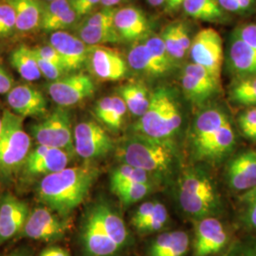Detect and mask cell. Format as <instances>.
<instances>
[{
  "label": "cell",
  "mask_w": 256,
  "mask_h": 256,
  "mask_svg": "<svg viewBox=\"0 0 256 256\" xmlns=\"http://www.w3.org/2000/svg\"><path fill=\"white\" fill-rule=\"evenodd\" d=\"M131 238L122 218L106 202H97L86 212L80 228L82 256H120Z\"/></svg>",
  "instance_id": "1"
},
{
  "label": "cell",
  "mask_w": 256,
  "mask_h": 256,
  "mask_svg": "<svg viewBox=\"0 0 256 256\" xmlns=\"http://www.w3.org/2000/svg\"><path fill=\"white\" fill-rule=\"evenodd\" d=\"M98 176L99 170L92 165L66 167L39 180L37 200L43 206L68 218L86 198Z\"/></svg>",
  "instance_id": "2"
},
{
  "label": "cell",
  "mask_w": 256,
  "mask_h": 256,
  "mask_svg": "<svg viewBox=\"0 0 256 256\" xmlns=\"http://www.w3.org/2000/svg\"><path fill=\"white\" fill-rule=\"evenodd\" d=\"M23 117L5 110L0 133V183L9 186L16 178L32 151V137L24 129Z\"/></svg>",
  "instance_id": "3"
},
{
  "label": "cell",
  "mask_w": 256,
  "mask_h": 256,
  "mask_svg": "<svg viewBox=\"0 0 256 256\" xmlns=\"http://www.w3.org/2000/svg\"><path fill=\"white\" fill-rule=\"evenodd\" d=\"M122 164L140 168L147 173H166L174 162L171 142L160 140L135 133L126 138L118 148Z\"/></svg>",
  "instance_id": "4"
},
{
  "label": "cell",
  "mask_w": 256,
  "mask_h": 256,
  "mask_svg": "<svg viewBox=\"0 0 256 256\" xmlns=\"http://www.w3.org/2000/svg\"><path fill=\"white\" fill-rule=\"evenodd\" d=\"M182 122L180 110L171 93L165 88H158L150 95L149 106L136 124L134 131L146 137L170 142Z\"/></svg>",
  "instance_id": "5"
},
{
  "label": "cell",
  "mask_w": 256,
  "mask_h": 256,
  "mask_svg": "<svg viewBox=\"0 0 256 256\" xmlns=\"http://www.w3.org/2000/svg\"><path fill=\"white\" fill-rule=\"evenodd\" d=\"M178 200L187 214L198 220L214 216L220 207L216 185L202 169H190L184 173L180 182Z\"/></svg>",
  "instance_id": "6"
},
{
  "label": "cell",
  "mask_w": 256,
  "mask_h": 256,
  "mask_svg": "<svg viewBox=\"0 0 256 256\" xmlns=\"http://www.w3.org/2000/svg\"><path fill=\"white\" fill-rule=\"evenodd\" d=\"M30 132L38 146L58 148L75 154L72 117L64 108L58 106L42 120L30 126Z\"/></svg>",
  "instance_id": "7"
},
{
  "label": "cell",
  "mask_w": 256,
  "mask_h": 256,
  "mask_svg": "<svg viewBox=\"0 0 256 256\" xmlns=\"http://www.w3.org/2000/svg\"><path fill=\"white\" fill-rule=\"evenodd\" d=\"M68 228V218H64L46 206L36 207L30 212L14 240L28 239L54 244L64 238Z\"/></svg>",
  "instance_id": "8"
},
{
  "label": "cell",
  "mask_w": 256,
  "mask_h": 256,
  "mask_svg": "<svg viewBox=\"0 0 256 256\" xmlns=\"http://www.w3.org/2000/svg\"><path fill=\"white\" fill-rule=\"evenodd\" d=\"M74 156L62 149L37 146L28 156L20 171L19 180L30 182L62 171L68 167Z\"/></svg>",
  "instance_id": "9"
},
{
  "label": "cell",
  "mask_w": 256,
  "mask_h": 256,
  "mask_svg": "<svg viewBox=\"0 0 256 256\" xmlns=\"http://www.w3.org/2000/svg\"><path fill=\"white\" fill-rule=\"evenodd\" d=\"M74 144L75 154L86 160L104 158L114 149L108 132L94 120H84L74 128Z\"/></svg>",
  "instance_id": "10"
},
{
  "label": "cell",
  "mask_w": 256,
  "mask_h": 256,
  "mask_svg": "<svg viewBox=\"0 0 256 256\" xmlns=\"http://www.w3.org/2000/svg\"><path fill=\"white\" fill-rule=\"evenodd\" d=\"M46 92L58 106L66 108L92 97L95 92V86L90 76L74 74L50 82Z\"/></svg>",
  "instance_id": "11"
},
{
  "label": "cell",
  "mask_w": 256,
  "mask_h": 256,
  "mask_svg": "<svg viewBox=\"0 0 256 256\" xmlns=\"http://www.w3.org/2000/svg\"><path fill=\"white\" fill-rule=\"evenodd\" d=\"M190 52L194 64L205 68L220 81L223 62V46L220 34L212 28H203L192 40Z\"/></svg>",
  "instance_id": "12"
},
{
  "label": "cell",
  "mask_w": 256,
  "mask_h": 256,
  "mask_svg": "<svg viewBox=\"0 0 256 256\" xmlns=\"http://www.w3.org/2000/svg\"><path fill=\"white\" fill-rule=\"evenodd\" d=\"M229 239L227 230L214 216L200 220L194 227V254L216 256L226 248Z\"/></svg>",
  "instance_id": "13"
},
{
  "label": "cell",
  "mask_w": 256,
  "mask_h": 256,
  "mask_svg": "<svg viewBox=\"0 0 256 256\" xmlns=\"http://www.w3.org/2000/svg\"><path fill=\"white\" fill-rule=\"evenodd\" d=\"M30 212L27 202L10 192L0 198V248L16 238Z\"/></svg>",
  "instance_id": "14"
},
{
  "label": "cell",
  "mask_w": 256,
  "mask_h": 256,
  "mask_svg": "<svg viewBox=\"0 0 256 256\" xmlns=\"http://www.w3.org/2000/svg\"><path fill=\"white\" fill-rule=\"evenodd\" d=\"M10 110L23 118H43L48 113V102L44 94L30 84L14 86L7 94Z\"/></svg>",
  "instance_id": "15"
},
{
  "label": "cell",
  "mask_w": 256,
  "mask_h": 256,
  "mask_svg": "<svg viewBox=\"0 0 256 256\" xmlns=\"http://www.w3.org/2000/svg\"><path fill=\"white\" fill-rule=\"evenodd\" d=\"M94 75L102 81H118L122 79L128 66L119 52L104 46L90 48L88 58Z\"/></svg>",
  "instance_id": "16"
},
{
  "label": "cell",
  "mask_w": 256,
  "mask_h": 256,
  "mask_svg": "<svg viewBox=\"0 0 256 256\" xmlns=\"http://www.w3.org/2000/svg\"><path fill=\"white\" fill-rule=\"evenodd\" d=\"M220 81L202 66L187 64L182 78V86L187 97L196 102H202L212 97L220 88Z\"/></svg>",
  "instance_id": "17"
},
{
  "label": "cell",
  "mask_w": 256,
  "mask_h": 256,
  "mask_svg": "<svg viewBox=\"0 0 256 256\" xmlns=\"http://www.w3.org/2000/svg\"><path fill=\"white\" fill-rule=\"evenodd\" d=\"M50 45L60 54L66 72L79 70L88 58L90 48L79 37L63 30L50 34Z\"/></svg>",
  "instance_id": "18"
},
{
  "label": "cell",
  "mask_w": 256,
  "mask_h": 256,
  "mask_svg": "<svg viewBox=\"0 0 256 256\" xmlns=\"http://www.w3.org/2000/svg\"><path fill=\"white\" fill-rule=\"evenodd\" d=\"M226 178L230 187L238 192H248L256 187V149H248L230 162Z\"/></svg>",
  "instance_id": "19"
},
{
  "label": "cell",
  "mask_w": 256,
  "mask_h": 256,
  "mask_svg": "<svg viewBox=\"0 0 256 256\" xmlns=\"http://www.w3.org/2000/svg\"><path fill=\"white\" fill-rule=\"evenodd\" d=\"M227 122H229L227 116L216 108L205 110L198 116L194 122L192 131V149L196 158Z\"/></svg>",
  "instance_id": "20"
},
{
  "label": "cell",
  "mask_w": 256,
  "mask_h": 256,
  "mask_svg": "<svg viewBox=\"0 0 256 256\" xmlns=\"http://www.w3.org/2000/svg\"><path fill=\"white\" fill-rule=\"evenodd\" d=\"M114 26L122 39L134 41L146 34L149 27L144 14L136 8L126 7L116 12Z\"/></svg>",
  "instance_id": "21"
},
{
  "label": "cell",
  "mask_w": 256,
  "mask_h": 256,
  "mask_svg": "<svg viewBox=\"0 0 256 256\" xmlns=\"http://www.w3.org/2000/svg\"><path fill=\"white\" fill-rule=\"evenodd\" d=\"M190 248V238L183 230L160 234L152 242L149 256H185Z\"/></svg>",
  "instance_id": "22"
},
{
  "label": "cell",
  "mask_w": 256,
  "mask_h": 256,
  "mask_svg": "<svg viewBox=\"0 0 256 256\" xmlns=\"http://www.w3.org/2000/svg\"><path fill=\"white\" fill-rule=\"evenodd\" d=\"M230 64L232 70L244 76H256V50L236 34L230 46Z\"/></svg>",
  "instance_id": "23"
},
{
  "label": "cell",
  "mask_w": 256,
  "mask_h": 256,
  "mask_svg": "<svg viewBox=\"0 0 256 256\" xmlns=\"http://www.w3.org/2000/svg\"><path fill=\"white\" fill-rule=\"evenodd\" d=\"M14 10L16 30L28 32L41 25L43 9L38 0H6Z\"/></svg>",
  "instance_id": "24"
},
{
  "label": "cell",
  "mask_w": 256,
  "mask_h": 256,
  "mask_svg": "<svg viewBox=\"0 0 256 256\" xmlns=\"http://www.w3.org/2000/svg\"><path fill=\"white\" fill-rule=\"evenodd\" d=\"M10 64L28 82L37 81L42 77L36 54L34 50L28 46H20L16 48L10 54Z\"/></svg>",
  "instance_id": "25"
},
{
  "label": "cell",
  "mask_w": 256,
  "mask_h": 256,
  "mask_svg": "<svg viewBox=\"0 0 256 256\" xmlns=\"http://www.w3.org/2000/svg\"><path fill=\"white\" fill-rule=\"evenodd\" d=\"M120 97L126 104L128 110L136 117H142L149 106L150 96L140 84L130 82L119 88Z\"/></svg>",
  "instance_id": "26"
},
{
  "label": "cell",
  "mask_w": 256,
  "mask_h": 256,
  "mask_svg": "<svg viewBox=\"0 0 256 256\" xmlns=\"http://www.w3.org/2000/svg\"><path fill=\"white\" fill-rule=\"evenodd\" d=\"M128 60L130 66L137 72L151 75L165 74L162 68L156 64L146 44H138L133 46L128 52Z\"/></svg>",
  "instance_id": "27"
},
{
  "label": "cell",
  "mask_w": 256,
  "mask_h": 256,
  "mask_svg": "<svg viewBox=\"0 0 256 256\" xmlns=\"http://www.w3.org/2000/svg\"><path fill=\"white\" fill-rule=\"evenodd\" d=\"M79 38L92 46L115 44L122 40L115 27H95L86 24L79 28Z\"/></svg>",
  "instance_id": "28"
},
{
  "label": "cell",
  "mask_w": 256,
  "mask_h": 256,
  "mask_svg": "<svg viewBox=\"0 0 256 256\" xmlns=\"http://www.w3.org/2000/svg\"><path fill=\"white\" fill-rule=\"evenodd\" d=\"M183 8L194 18L216 21L223 18V9L216 0H184Z\"/></svg>",
  "instance_id": "29"
},
{
  "label": "cell",
  "mask_w": 256,
  "mask_h": 256,
  "mask_svg": "<svg viewBox=\"0 0 256 256\" xmlns=\"http://www.w3.org/2000/svg\"><path fill=\"white\" fill-rule=\"evenodd\" d=\"M132 183H149V173L134 166L122 164L110 174L111 191Z\"/></svg>",
  "instance_id": "30"
},
{
  "label": "cell",
  "mask_w": 256,
  "mask_h": 256,
  "mask_svg": "<svg viewBox=\"0 0 256 256\" xmlns=\"http://www.w3.org/2000/svg\"><path fill=\"white\" fill-rule=\"evenodd\" d=\"M230 99L239 104L256 106V76H244L230 90Z\"/></svg>",
  "instance_id": "31"
},
{
  "label": "cell",
  "mask_w": 256,
  "mask_h": 256,
  "mask_svg": "<svg viewBox=\"0 0 256 256\" xmlns=\"http://www.w3.org/2000/svg\"><path fill=\"white\" fill-rule=\"evenodd\" d=\"M150 190V183H132L119 187L112 192L117 194L122 204L129 205L142 200L146 196Z\"/></svg>",
  "instance_id": "32"
},
{
  "label": "cell",
  "mask_w": 256,
  "mask_h": 256,
  "mask_svg": "<svg viewBox=\"0 0 256 256\" xmlns=\"http://www.w3.org/2000/svg\"><path fill=\"white\" fill-rule=\"evenodd\" d=\"M147 48L164 72H167L172 66V57L169 55L162 37H150L146 43Z\"/></svg>",
  "instance_id": "33"
},
{
  "label": "cell",
  "mask_w": 256,
  "mask_h": 256,
  "mask_svg": "<svg viewBox=\"0 0 256 256\" xmlns=\"http://www.w3.org/2000/svg\"><path fill=\"white\" fill-rule=\"evenodd\" d=\"M168 220V212L164 205L156 202L154 212L147 218L137 230L140 234H152L162 229Z\"/></svg>",
  "instance_id": "34"
},
{
  "label": "cell",
  "mask_w": 256,
  "mask_h": 256,
  "mask_svg": "<svg viewBox=\"0 0 256 256\" xmlns=\"http://www.w3.org/2000/svg\"><path fill=\"white\" fill-rule=\"evenodd\" d=\"M14 30H16L14 10L7 1L0 3V37L8 36Z\"/></svg>",
  "instance_id": "35"
},
{
  "label": "cell",
  "mask_w": 256,
  "mask_h": 256,
  "mask_svg": "<svg viewBox=\"0 0 256 256\" xmlns=\"http://www.w3.org/2000/svg\"><path fill=\"white\" fill-rule=\"evenodd\" d=\"M243 221L250 229L256 232V187L242 198Z\"/></svg>",
  "instance_id": "36"
},
{
  "label": "cell",
  "mask_w": 256,
  "mask_h": 256,
  "mask_svg": "<svg viewBox=\"0 0 256 256\" xmlns=\"http://www.w3.org/2000/svg\"><path fill=\"white\" fill-rule=\"evenodd\" d=\"M242 134L252 142H256V108L243 112L238 119Z\"/></svg>",
  "instance_id": "37"
},
{
  "label": "cell",
  "mask_w": 256,
  "mask_h": 256,
  "mask_svg": "<svg viewBox=\"0 0 256 256\" xmlns=\"http://www.w3.org/2000/svg\"><path fill=\"white\" fill-rule=\"evenodd\" d=\"M72 8L70 0H54L50 2L46 9L43 10V16L41 20V25H45L52 20L57 18L61 14Z\"/></svg>",
  "instance_id": "38"
},
{
  "label": "cell",
  "mask_w": 256,
  "mask_h": 256,
  "mask_svg": "<svg viewBox=\"0 0 256 256\" xmlns=\"http://www.w3.org/2000/svg\"><path fill=\"white\" fill-rule=\"evenodd\" d=\"M77 14L72 8L68 10V12L58 16L57 18L52 20L50 22L46 23L45 25H42L41 28L45 32H60L62 30H64L66 28L70 27L75 20L77 18Z\"/></svg>",
  "instance_id": "39"
},
{
  "label": "cell",
  "mask_w": 256,
  "mask_h": 256,
  "mask_svg": "<svg viewBox=\"0 0 256 256\" xmlns=\"http://www.w3.org/2000/svg\"><path fill=\"white\" fill-rule=\"evenodd\" d=\"M112 98H113V108H112L111 115L106 126L113 130H118L124 122L128 108L126 102L120 96H112Z\"/></svg>",
  "instance_id": "40"
},
{
  "label": "cell",
  "mask_w": 256,
  "mask_h": 256,
  "mask_svg": "<svg viewBox=\"0 0 256 256\" xmlns=\"http://www.w3.org/2000/svg\"><path fill=\"white\" fill-rule=\"evenodd\" d=\"M166 50L172 59H182L185 55V52L180 46L174 32V26L167 28L162 34Z\"/></svg>",
  "instance_id": "41"
},
{
  "label": "cell",
  "mask_w": 256,
  "mask_h": 256,
  "mask_svg": "<svg viewBox=\"0 0 256 256\" xmlns=\"http://www.w3.org/2000/svg\"><path fill=\"white\" fill-rule=\"evenodd\" d=\"M116 12V10L112 8L102 10L88 19L86 24L95 27H115L114 18Z\"/></svg>",
  "instance_id": "42"
},
{
  "label": "cell",
  "mask_w": 256,
  "mask_h": 256,
  "mask_svg": "<svg viewBox=\"0 0 256 256\" xmlns=\"http://www.w3.org/2000/svg\"><path fill=\"white\" fill-rule=\"evenodd\" d=\"M36 60L37 64H38L42 76L45 77L50 82L56 81V80L62 78L64 76V74H66L64 68L59 66V64L48 62L46 60H43V59H41L37 56Z\"/></svg>",
  "instance_id": "43"
},
{
  "label": "cell",
  "mask_w": 256,
  "mask_h": 256,
  "mask_svg": "<svg viewBox=\"0 0 256 256\" xmlns=\"http://www.w3.org/2000/svg\"><path fill=\"white\" fill-rule=\"evenodd\" d=\"M113 108V98L112 96L104 97L101 100L97 102L94 108V113L97 119L101 120L102 122L106 126L111 115V111Z\"/></svg>",
  "instance_id": "44"
},
{
  "label": "cell",
  "mask_w": 256,
  "mask_h": 256,
  "mask_svg": "<svg viewBox=\"0 0 256 256\" xmlns=\"http://www.w3.org/2000/svg\"><path fill=\"white\" fill-rule=\"evenodd\" d=\"M156 205V202H144L138 208L131 220L132 225L134 226L135 229L137 230L154 212Z\"/></svg>",
  "instance_id": "45"
},
{
  "label": "cell",
  "mask_w": 256,
  "mask_h": 256,
  "mask_svg": "<svg viewBox=\"0 0 256 256\" xmlns=\"http://www.w3.org/2000/svg\"><path fill=\"white\" fill-rule=\"evenodd\" d=\"M32 50H34V54H36L37 57H39V58H41L43 60H46L48 62L59 64V66L64 68V64H63V61H62L61 56L57 52V50H55L54 48L50 46V44L46 45V46L34 48Z\"/></svg>",
  "instance_id": "46"
},
{
  "label": "cell",
  "mask_w": 256,
  "mask_h": 256,
  "mask_svg": "<svg viewBox=\"0 0 256 256\" xmlns=\"http://www.w3.org/2000/svg\"><path fill=\"white\" fill-rule=\"evenodd\" d=\"M225 256H256V241L238 243Z\"/></svg>",
  "instance_id": "47"
},
{
  "label": "cell",
  "mask_w": 256,
  "mask_h": 256,
  "mask_svg": "<svg viewBox=\"0 0 256 256\" xmlns=\"http://www.w3.org/2000/svg\"><path fill=\"white\" fill-rule=\"evenodd\" d=\"M236 34L247 45L256 50V24H248L239 28Z\"/></svg>",
  "instance_id": "48"
},
{
  "label": "cell",
  "mask_w": 256,
  "mask_h": 256,
  "mask_svg": "<svg viewBox=\"0 0 256 256\" xmlns=\"http://www.w3.org/2000/svg\"><path fill=\"white\" fill-rule=\"evenodd\" d=\"M174 32H176V38L180 44V46L183 48V50L185 52H187L188 50H190L191 48V41H190V37L186 30V28H184L182 24H178V25H174Z\"/></svg>",
  "instance_id": "49"
},
{
  "label": "cell",
  "mask_w": 256,
  "mask_h": 256,
  "mask_svg": "<svg viewBox=\"0 0 256 256\" xmlns=\"http://www.w3.org/2000/svg\"><path fill=\"white\" fill-rule=\"evenodd\" d=\"M14 88L12 75L0 66V94H8Z\"/></svg>",
  "instance_id": "50"
},
{
  "label": "cell",
  "mask_w": 256,
  "mask_h": 256,
  "mask_svg": "<svg viewBox=\"0 0 256 256\" xmlns=\"http://www.w3.org/2000/svg\"><path fill=\"white\" fill-rule=\"evenodd\" d=\"M37 256H70V254L66 248L61 246L50 245L42 250V252Z\"/></svg>",
  "instance_id": "51"
},
{
  "label": "cell",
  "mask_w": 256,
  "mask_h": 256,
  "mask_svg": "<svg viewBox=\"0 0 256 256\" xmlns=\"http://www.w3.org/2000/svg\"><path fill=\"white\" fill-rule=\"evenodd\" d=\"M0 256H34V250L27 245H21Z\"/></svg>",
  "instance_id": "52"
},
{
  "label": "cell",
  "mask_w": 256,
  "mask_h": 256,
  "mask_svg": "<svg viewBox=\"0 0 256 256\" xmlns=\"http://www.w3.org/2000/svg\"><path fill=\"white\" fill-rule=\"evenodd\" d=\"M101 0H84L82 3L74 10L78 16H82L88 14Z\"/></svg>",
  "instance_id": "53"
},
{
  "label": "cell",
  "mask_w": 256,
  "mask_h": 256,
  "mask_svg": "<svg viewBox=\"0 0 256 256\" xmlns=\"http://www.w3.org/2000/svg\"><path fill=\"white\" fill-rule=\"evenodd\" d=\"M220 7L228 12H238L240 10L238 0H218Z\"/></svg>",
  "instance_id": "54"
},
{
  "label": "cell",
  "mask_w": 256,
  "mask_h": 256,
  "mask_svg": "<svg viewBox=\"0 0 256 256\" xmlns=\"http://www.w3.org/2000/svg\"><path fill=\"white\" fill-rule=\"evenodd\" d=\"M183 1L184 0H166V9L168 10H174L182 4Z\"/></svg>",
  "instance_id": "55"
},
{
  "label": "cell",
  "mask_w": 256,
  "mask_h": 256,
  "mask_svg": "<svg viewBox=\"0 0 256 256\" xmlns=\"http://www.w3.org/2000/svg\"><path fill=\"white\" fill-rule=\"evenodd\" d=\"M240 10H247L252 5L254 0H238Z\"/></svg>",
  "instance_id": "56"
},
{
  "label": "cell",
  "mask_w": 256,
  "mask_h": 256,
  "mask_svg": "<svg viewBox=\"0 0 256 256\" xmlns=\"http://www.w3.org/2000/svg\"><path fill=\"white\" fill-rule=\"evenodd\" d=\"M124 1H126V0H101V3L106 8H111V7L116 6V5H118Z\"/></svg>",
  "instance_id": "57"
},
{
  "label": "cell",
  "mask_w": 256,
  "mask_h": 256,
  "mask_svg": "<svg viewBox=\"0 0 256 256\" xmlns=\"http://www.w3.org/2000/svg\"><path fill=\"white\" fill-rule=\"evenodd\" d=\"M147 1L149 2V4H150L151 6L156 7V6H160V5L164 4L166 0H147Z\"/></svg>",
  "instance_id": "58"
},
{
  "label": "cell",
  "mask_w": 256,
  "mask_h": 256,
  "mask_svg": "<svg viewBox=\"0 0 256 256\" xmlns=\"http://www.w3.org/2000/svg\"><path fill=\"white\" fill-rule=\"evenodd\" d=\"M70 4H72V9L75 10L82 3L84 0H70Z\"/></svg>",
  "instance_id": "59"
},
{
  "label": "cell",
  "mask_w": 256,
  "mask_h": 256,
  "mask_svg": "<svg viewBox=\"0 0 256 256\" xmlns=\"http://www.w3.org/2000/svg\"><path fill=\"white\" fill-rule=\"evenodd\" d=\"M1 128H2V114L0 115V133H1Z\"/></svg>",
  "instance_id": "60"
},
{
  "label": "cell",
  "mask_w": 256,
  "mask_h": 256,
  "mask_svg": "<svg viewBox=\"0 0 256 256\" xmlns=\"http://www.w3.org/2000/svg\"><path fill=\"white\" fill-rule=\"evenodd\" d=\"M46 1H50V2H52V1H54V0H46Z\"/></svg>",
  "instance_id": "61"
}]
</instances>
